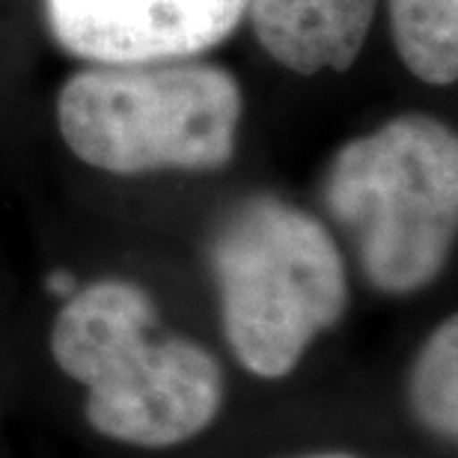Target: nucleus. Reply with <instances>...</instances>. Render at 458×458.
Returning <instances> with one entry per match:
<instances>
[{
	"instance_id": "f257e3e1",
	"label": "nucleus",
	"mask_w": 458,
	"mask_h": 458,
	"mask_svg": "<svg viewBox=\"0 0 458 458\" xmlns=\"http://www.w3.org/2000/svg\"><path fill=\"white\" fill-rule=\"evenodd\" d=\"M155 304L140 286L75 289L51 331L54 360L87 387L96 432L134 446H176L217 417L224 372L185 336L152 340Z\"/></svg>"
},
{
	"instance_id": "f03ea898",
	"label": "nucleus",
	"mask_w": 458,
	"mask_h": 458,
	"mask_svg": "<svg viewBox=\"0 0 458 458\" xmlns=\"http://www.w3.org/2000/svg\"><path fill=\"white\" fill-rule=\"evenodd\" d=\"M322 203L378 292L411 295L450 259L458 226V140L437 116H393L336 149Z\"/></svg>"
},
{
	"instance_id": "7ed1b4c3",
	"label": "nucleus",
	"mask_w": 458,
	"mask_h": 458,
	"mask_svg": "<svg viewBox=\"0 0 458 458\" xmlns=\"http://www.w3.org/2000/svg\"><path fill=\"white\" fill-rule=\"evenodd\" d=\"M242 107L215 63H89L60 87L57 128L75 158L114 176L212 173L233 161Z\"/></svg>"
},
{
	"instance_id": "20e7f679",
	"label": "nucleus",
	"mask_w": 458,
	"mask_h": 458,
	"mask_svg": "<svg viewBox=\"0 0 458 458\" xmlns=\"http://www.w3.org/2000/svg\"><path fill=\"white\" fill-rule=\"evenodd\" d=\"M226 343L244 369L283 378L348 307L345 259L304 208L256 194L226 215L212 244Z\"/></svg>"
},
{
	"instance_id": "39448f33",
	"label": "nucleus",
	"mask_w": 458,
	"mask_h": 458,
	"mask_svg": "<svg viewBox=\"0 0 458 458\" xmlns=\"http://www.w3.org/2000/svg\"><path fill=\"white\" fill-rule=\"evenodd\" d=\"M63 51L87 63L194 60L238 30L247 0H45Z\"/></svg>"
},
{
	"instance_id": "423d86ee",
	"label": "nucleus",
	"mask_w": 458,
	"mask_h": 458,
	"mask_svg": "<svg viewBox=\"0 0 458 458\" xmlns=\"http://www.w3.org/2000/svg\"><path fill=\"white\" fill-rule=\"evenodd\" d=\"M378 0H247L265 54L295 75L345 72L360 57Z\"/></svg>"
},
{
	"instance_id": "0eeeda50",
	"label": "nucleus",
	"mask_w": 458,
	"mask_h": 458,
	"mask_svg": "<svg viewBox=\"0 0 458 458\" xmlns=\"http://www.w3.org/2000/svg\"><path fill=\"white\" fill-rule=\"evenodd\" d=\"M396 54L414 78L450 87L458 78V0H390Z\"/></svg>"
},
{
	"instance_id": "6e6552de",
	"label": "nucleus",
	"mask_w": 458,
	"mask_h": 458,
	"mask_svg": "<svg viewBox=\"0 0 458 458\" xmlns=\"http://www.w3.org/2000/svg\"><path fill=\"white\" fill-rule=\"evenodd\" d=\"M417 414L435 432L455 435L458 428V322L446 318L428 336L426 348L417 357L414 378H411Z\"/></svg>"
},
{
	"instance_id": "1a4fd4ad",
	"label": "nucleus",
	"mask_w": 458,
	"mask_h": 458,
	"mask_svg": "<svg viewBox=\"0 0 458 458\" xmlns=\"http://www.w3.org/2000/svg\"><path fill=\"white\" fill-rule=\"evenodd\" d=\"M48 289L54 292V295L69 298L78 286H75V277H72V274H66V271H54L51 277H48Z\"/></svg>"
},
{
	"instance_id": "9d476101",
	"label": "nucleus",
	"mask_w": 458,
	"mask_h": 458,
	"mask_svg": "<svg viewBox=\"0 0 458 458\" xmlns=\"http://www.w3.org/2000/svg\"><path fill=\"white\" fill-rule=\"evenodd\" d=\"M307 458H352V455H307Z\"/></svg>"
}]
</instances>
